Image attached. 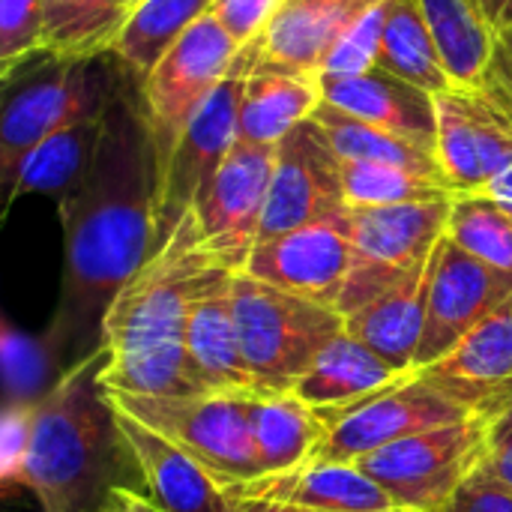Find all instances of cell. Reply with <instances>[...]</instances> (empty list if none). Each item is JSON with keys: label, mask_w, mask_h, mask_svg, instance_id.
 Instances as JSON below:
<instances>
[{"label": "cell", "mask_w": 512, "mask_h": 512, "mask_svg": "<svg viewBox=\"0 0 512 512\" xmlns=\"http://www.w3.org/2000/svg\"><path fill=\"white\" fill-rule=\"evenodd\" d=\"M63 222V282L48 342L72 369L102 351L111 303L156 252L159 165L129 72L102 114L84 180L57 201Z\"/></svg>", "instance_id": "1"}, {"label": "cell", "mask_w": 512, "mask_h": 512, "mask_svg": "<svg viewBox=\"0 0 512 512\" xmlns=\"http://www.w3.org/2000/svg\"><path fill=\"white\" fill-rule=\"evenodd\" d=\"M108 351H96L27 408L9 405L6 480L27 489L42 512H99L129 456L117 411L102 387Z\"/></svg>", "instance_id": "2"}, {"label": "cell", "mask_w": 512, "mask_h": 512, "mask_svg": "<svg viewBox=\"0 0 512 512\" xmlns=\"http://www.w3.org/2000/svg\"><path fill=\"white\" fill-rule=\"evenodd\" d=\"M225 276L234 273L207 252L189 213L105 315V393L201 396L186 363V324L198 297Z\"/></svg>", "instance_id": "3"}, {"label": "cell", "mask_w": 512, "mask_h": 512, "mask_svg": "<svg viewBox=\"0 0 512 512\" xmlns=\"http://www.w3.org/2000/svg\"><path fill=\"white\" fill-rule=\"evenodd\" d=\"M108 54L99 57H60L24 66L3 81L0 111V189L3 213L15 204V186L24 159L57 129L105 114L108 102L126 81L129 69L114 66Z\"/></svg>", "instance_id": "4"}, {"label": "cell", "mask_w": 512, "mask_h": 512, "mask_svg": "<svg viewBox=\"0 0 512 512\" xmlns=\"http://www.w3.org/2000/svg\"><path fill=\"white\" fill-rule=\"evenodd\" d=\"M231 309L243 357L270 393H291L318 354L345 333V315L339 309L246 273L231 276Z\"/></svg>", "instance_id": "5"}, {"label": "cell", "mask_w": 512, "mask_h": 512, "mask_svg": "<svg viewBox=\"0 0 512 512\" xmlns=\"http://www.w3.org/2000/svg\"><path fill=\"white\" fill-rule=\"evenodd\" d=\"M108 399L117 411L135 417L180 447L222 486V492L264 477L249 426V396L108 393Z\"/></svg>", "instance_id": "6"}, {"label": "cell", "mask_w": 512, "mask_h": 512, "mask_svg": "<svg viewBox=\"0 0 512 512\" xmlns=\"http://www.w3.org/2000/svg\"><path fill=\"white\" fill-rule=\"evenodd\" d=\"M453 198L348 207V231L354 243V264L336 309L348 318L387 288L423 267L435 246L447 237Z\"/></svg>", "instance_id": "7"}, {"label": "cell", "mask_w": 512, "mask_h": 512, "mask_svg": "<svg viewBox=\"0 0 512 512\" xmlns=\"http://www.w3.org/2000/svg\"><path fill=\"white\" fill-rule=\"evenodd\" d=\"M492 423L471 417L381 447L354 465L375 480L402 510L441 512L462 483L486 462Z\"/></svg>", "instance_id": "8"}, {"label": "cell", "mask_w": 512, "mask_h": 512, "mask_svg": "<svg viewBox=\"0 0 512 512\" xmlns=\"http://www.w3.org/2000/svg\"><path fill=\"white\" fill-rule=\"evenodd\" d=\"M240 45L213 15H204L141 81V108L153 138L159 177L189 120L231 72Z\"/></svg>", "instance_id": "9"}, {"label": "cell", "mask_w": 512, "mask_h": 512, "mask_svg": "<svg viewBox=\"0 0 512 512\" xmlns=\"http://www.w3.org/2000/svg\"><path fill=\"white\" fill-rule=\"evenodd\" d=\"M255 63V42L240 48L231 72L207 96L198 114L180 135L162 177H159V207H156V249L168 243L177 225L189 216L198 192L222 168L234 144L240 141V99L246 75Z\"/></svg>", "instance_id": "10"}, {"label": "cell", "mask_w": 512, "mask_h": 512, "mask_svg": "<svg viewBox=\"0 0 512 512\" xmlns=\"http://www.w3.org/2000/svg\"><path fill=\"white\" fill-rule=\"evenodd\" d=\"M273 165L276 147L237 141L189 210L207 252L231 273H243L258 246Z\"/></svg>", "instance_id": "11"}, {"label": "cell", "mask_w": 512, "mask_h": 512, "mask_svg": "<svg viewBox=\"0 0 512 512\" xmlns=\"http://www.w3.org/2000/svg\"><path fill=\"white\" fill-rule=\"evenodd\" d=\"M512 294V273L498 270L456 240L444 237L432 252L429 312L417 354V372L453 354L474 327H480Z\"/></svg>", "instance_id": "12"}, {"label": "cell", "mask_w": 512, "mask_h": 512, "mask_svg": "<svg viewBox=\"0 0 512 512\" xmlns=\"http://www.w3.org/2000/svg\"><path fill=\"white\" fill-rule=\"evenodd\" d=\"M471 414L465 405L453 402L450 396L429 387L420 375L396 390H387L333 420H327V438L312 462H345L354 465L357 459L390 447L396 441L444 429L453 423H465Z\"/></svg>", "instance_id": "13"}, {"label": "cell", "mask_w": 512, "mask_h": 512, "mask_svg": "<svg viewBox=\"0 0 512 512\" xmlns=\"http://www.w3.org/2000/svg\"><path fill=\"white\" fill-rule=\"evenodd\" d=\"M339 156L315 120L300 123L276 144V165L261 222V240L345 213Z\"/></svg>", "instance_id": "14"}, {"label": "cell", "mask_w": 512, "mask_h": 512, "mask_svg": "<svg viewBox=\"0 0 512 512\" xmlns=\"http://www.w3.org/2000/svg\"><path fill=\"white\" fill-rule=\"evenodd\" d=\"M345 213L303 225L273 240H261L252 249L243 273L336 309L354 264V243Z\"/></svg>", "instance_id": "15"}, {"label": "cell", "mask_w": 512, "mask_h": 512, "mask_svg": "<svg viewBox=\"0 0 512 512\" xmlns=\"http://www.w3.org/2000/svg\"><path fill=\"white\" fill-rule=\"evenodd\" d=\"M435 156L456 195L486 192L512 165V123L477 90L435 96Z\"/></svg>", "instance_id": "16"}, {"label": "cell", "mask_w": 512, "mask_h": 512, "mask_svg": "<svg viewBox=\"0 0 512 512\" xmlns=\"http://www.w3.org/2000/svg\"><path fill=\"white\" fill-rule=\"evenodd\" d=\"M420 378L489 423L512 408V294Z\"/></svg>", "instance_id": "17"}, {"label": "cell", "mask_w": 512, "mask_h": 512, "mask_svg": "<svg viewBox=\"0 0 512 512\" xmlns=\"http://www.w3.org/2000/svg\"><path fill=\"white\" fill-rule=\"evenodd\" d=\"M378 0H285L255 42V63L276 72L318 78L342 33Z\"/></svg>", "instance_id": "18"}, {"label": "cell", "mask_w": 512, "mask_h": 512, "mask_svg": "<svg viewBox=\"0 0 512 512\" xmlns=\"http://www.w3.org/2000/svg\"><path fill=\"white\" fill-rule=\"evenodd\" d=\"M186 363L201 396L270 393L252 375L231 309V276L210 285L192 306L186 324Z\"/></svg>", "instance_id": "19"}, {"label": "cell", "mask_w": 512, "mask_h": 512, "mask_svg": "<svg viewBox=\"0 0 512 512\" xmlns=\"http://www.w3.org/2000/svg\"><path fill=\"white\" fill-rule=\"evenodd\" d=\"M318 87L324 102L435 153L438 105L432 93L384 69H372L363 75H321Z\"/></svg>", "instance_id": "20"}, {"label": "cell", "mask_w": 512, "mask_h": 512, "mask_svg": "<svg viewBox=\"0 0 512 512\" xmlns=\"http://www.w3.org/2000/svg\"><path fill=\"white\" fill-rule=\"evenodd\" d=\"M417 375L420 372L414 369L411 372L393 369L387 360H381L375 351H369L345 330L318 354L312 369L297 381L291 393L303 399L309 408H315L318 417L327 423L387 390L414 381Z\"/></svg>", "instance_id": "21"}, {"label": "cell", "mask_w": 512, "mask_h": 512, "mask_svg": "<svg viewBox=\"0 0 512 512\" xmlns=\"http://www.w3.org/2000/svg\"><path fill=\"white\" fill-rule=\"evenodd\" d=\"M117 411V408H114ZM123 444L132 456L135 471L147 483V498L162 512H231V501L222 486L192 462L180 447L117 411Z\"/></svg>", "instance_id": "22"}, {"label": "cell", "mask_w": 512, "mask_h": 512, "mask_svg": "<svg viewBox=\"0 0 512 512\" xmlns=\"http://www.w3.org/2000/svg\"><path fill=\"white\" fill-rule=\"evenodd\" d=\"M225 495L228 501L261 498L324 512H408L357 465L345 462H306L288 474H270L234 486Z\"/></svg>", "instance_id": "23"}, {"label": "cell", "mask_w": 512, "mask_h": 512, "mask_svg": "<svg viewBox=\"0 0 512 512\" xmlns=\"http://www.w3.org/2000/svg\"><path fill=\"white\" fill-rule=\"evenodd\" d=\"M429 279L432 258L423 267L411 270L402 282L387 288L381 297L348 315L345 330L393 369L417 372V354L429 312Z\"/></svg>", "instance_id": "24"}, {"label": "cell", "mask_w": 512, "mask_h": 512, "mask_svg": "<svg viewBox=\"0 0 512 512\" xmlns=\"http://www.w3.org/2000/svg\"><path fill=\"white\" fill-rule=\"evenodd\" d=\"M246 405L264 477L288 474L315 459L327 438V426L315 408L294 393H252Z\"/></svg>", "instance_id": "25"}, {"label": "cell", "mask_w": 512, "mask_h": 512, "mask_svg": "<svg viewBox=\"0 0 512 512\" xmlns=\"http://www.w3.org/2000/svg\"><path fill=\"white\" fill-rule=\"evenodd\" d=\"M456 90H483L498 33L474 0H417Z\"/></svg>", "instance_id": "26"}, {"label": "cell", "mask_w": 512, "mask_h": 512, "mask_svg": "<svg viewBox=\"0 0 512 512\" xmlns=\"http://www.w3.org/2000/svg\"><path fill=\"white\" fill-rule=\"evenodd\" d=\"M318 78L276 72L252 63L240 99V141L276 147L291 129L306 123L321 102Z\"/></svg>", "instance_id": "27"}, {"label": "cell", "mask_w": 512, "mask_h": 512, "mask_svg": "<svg viewBox=\"0 0 512 512\" xmlns=\"http://www.w3.org/2000/svg\"><path fill=\"white\" fill-rule=\"evenodd\" d=\"M216 0H141L123 21L114 57L144 81L159 60L204 18Z\"/></svg>", "instance_id": "28"}, {"label": "cell", "mask_w": 512, "mask_h": 512, "mask_svg": "<svg viewBox=\"0 0 512 512\" xmlns=\"http://www.w3.org/2000/svg\"><path fill=\"white\" fill-rule=\"evenodd\" d=\"M318 123V129L324 132V138L330 141V147L336 150L339 159L345 162H381V165H396V168H405V171H414V174H423V177H432V180H444V171L438 165V156L381 129V126H372L330 102H318V108L312 111V117Z\"/></svg>", "instance_id": "29"}, {"label": "cell", "mask_w": 512, "mask_h": 512, "mask_svg": "<svg viewBox=\"0 0 512 512\" xmlns=\"http://www.w3.org/2000/svg\"><path fill=\"white\" fill-rule=\"evenodd\" d=\"M378 69L432 93L444 96L453 93L456 84L450 81L441 54L435 48V39L426 27V18L420 12L417 0H390L387 27L381 36V54Z\"/></svg>", "instance_id": "30"}, {"label": "cell", "mask_w": 512, "mask_h": 512, "mask_svg": "<svg viewBox=\"0 0 512 512\" xmlns=\"http://www.w3.org/2000/svg\"><path fill=\"white\" fill-rule=\"evenodd\" d=\"M99 129H102V114L75 120L57 129L54 135H48L24 159L15 186V201L21 195H54L57 201H63L84 180L90 159L96 153Z\"/></svg>", "instance_id": "31"}, {"label": "cell", "mask_w": 512, "mask_h": 512, "mask_svg": "<svg viewBox=\"0 0 512 512\" xmlns=\"http://www.w3.org/2000/svg\"><path fill=\"white\" fill-rule=\"evenodd\" d=\"M48 54L99 57L114 51L126 12L117 0H42Z\"/></svg>", "instance_id": "32"}, {"label": "cell", "mask_w": 512, "mask_h": 512, "mask_svg": "<svg viewBox=\"0 0 512 512\" xmlns=\"http://www.w3.org/2000/svg\"><path fill=\"white\" fill-rule=\"evenodd\" d=\"M447 237L474 258L512 273V204L507 201L486 192L456 195Z\"/></svg>", "instance_id": "33"}, {"label": "cell", "mask_w": 512, "mask_h": 512, "mask_svg": "<svg viewBox=\"0 0 512 512\" xmlns=\"http://www.w3.org/2000/svg\"><path fill=\"white\" fill-rule=\"evenodd\" d=\"M339 174H342V189H345L348 207H387V204L456 198V192L447 183L396 168V165L339 159Z\"/></svg>", "instance_id": "34"}, {"label": "cell", "mask_w": 512, "mask_h": 512, "mask_svg": "<svg viewBox=\"0 0 512 512\" xmlns=\"http://www.w3.org/2000/svg\"><path fill=\"white\" fill-rule=\"evenodd\" d=\"M3 363H6L9 405H18V408L36 405L66 372L48 336L27 339L15 333L12 327H6V336H3Z\"/></svg>", "instance_id": "35"}, {"label": "cell", "mask_w": 512, "mask_h": 512, "mask_svg": "<svg viewBox=\"0 0 512 512\" xmlns=\"http://www.w3.org/2000/svg\"><path fill=\"white\" fill-rule=\"evenodd\" d=\"M36 54H48L42 0H0V72L9 81Z\"/></svg>", "instance_id": "36"}, {"label": "cell", "mask_w": 512, "mask_h": 512, "mask_svg": "<svg viewBox=\"0 0 512 512\" xmlns=\"http://www.w3.org/2000/svg\"><path fill=\"white\" fill-rule=\"evenodd\" d=\"M387 15H390V0H378L369 12H363L333 45V51L321 66V75H363L378 69Z\"/></svg>", "instance_id": "37"}, {"label": "cell", "mask_w": 512, "mask_h": 512, "mask_svg": "<svg viewBox=\"0 0 512 512\" xmlns=\"http://www.w3.org/2000/svg\"><path fill=\"white\" fill-rule=\"evenodd\" d=\"M285 0H216L210 15L222 24V30L240 45H252L270 27Z\"/></svg>", "instance_id": "38"}, {"label": "cell", "mask_w": 512, "mask_h": 512, "mask_svg": "<svg viewBox=\"0 0 512 512\" xmlns=\"http://www.w3.org/2000/svg\"><path fill=\"white\" fill-rule=\"evenodd\" d=\"M441 512H512V492L480 465Z\"/></svg>", "instance_id": "39"}, {"label": "cell", "mask_w": 512, "mask_h": 512, "mask_svg": "<svg viewBox=\"0 0 512 512\" xmlns=\"http://www.w3.org/2000/svg\"><path fill=\"white\" fill-rule=\"evenodd\" d=\"M492 105H498L504 111V117L512 123V30L498 33V45H495V60L489 69V78L480 90Z\"/></svg>", "instance_id": "40"}, {"label": "cell", "mask_w": 512, "mask_h": 512, "mask_svg": "<svg viewBox=\"0 0 512 512\" xmlns=\"http://www.w3.org/2000/svg\"><path fill=\"white\" fill-rule=\"evenodd\" d=\"M483 468L507 489L512 492V435H492L489 432V453Z\"/></svg>", "instance_id": "41"}, {"label": "cell", "mask_w": 512, "mask_h": 512, "mask_svg": "<svg viewBox=\"0 0 512 512\" xmlns=\"http://www.w3.org/2000/svg\"><path fill=\"white\" fill-rule=\"evenodd\" d=\"M99 512H162L147 495H141V492H135V489H129V486H117L108 498H105V504L99 507Z\"/></svg>", "instance_id": "42"}, {"label": "cell", "mask_w": 512, "mask_h": 512, "mask_svg": "<svg viewBox=\"0 0 512 512\" xmlns=\"http://www.w3.org/2000/svg\"><path fill=\"white\" fill-rule=\"evenodd\" d=\"M474 3L486 15V21L495 27V33L512 30V0H474Z\"/></svg>", "instance_id": "43"}, {"label": "cell", "mask_w": 512, "mask_h": 512, "mask_svg": "<svg viewBox=\"0 0 512 512\" xmlns=\"http://www.w3.org/2000/svg\"><path fill=\"white\" fill-rule=\"evenodd\" d=\"M231 512H324L297 507V504H279V501H261V498H237L231 501Z\"/></svg>", "instance_id": "44"}, {"label": "cell", "mask_w": 512, "mask_h": 512, "mask_svg": "<svg viewBox=\"0 0 512 512\" xmlns=\"http://www.w3.org/2000/svg\"><path fill=\"white\" fill-rule=\"evenodd\" d=\"M486 195H492V198H498V201H507L512 204V165L486 189Z\"/></svg>", "instance_id": "45"}, {"label": "cell", "mask_w": 512, "mask_h": 512, "mask_svg": "<svg viewBox=\"0 0 512 512\" xmlns=\"http://www.w3.org/2000/svg\"><path fill=\"white\" fill-rule=\"evenodd\" d=\"M489 432H492V435H512V408H507V411L492 423Z\"/></svg>", "instance_id": "46"}, {"label": "cell", "mask_w": 512, "mask_h": 512, "mask_svg": "<svg viewBox=\"0 0 512 512\" xmlns=\"http://www.w3.org/2000/svg\"><path fill=\"white\" fill-rule=\"evenodd\" d=\"M138 3H141V0H117V6H120V9H123L126 15H129V12H132V9H135Z\"/></svg>", "instance_id": "47"}]
</instances>
